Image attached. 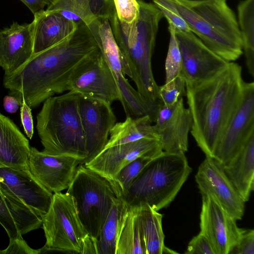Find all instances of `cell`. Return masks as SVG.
Returning a JSON list of instances; mask_svg holds the SVG:
<instances>
[{"label": "cell", "mask_w": 254, "mask_h": 254, "mask_svg": "<svg viewBox=\"0 0 254 254\" xmlns=\"http://www.w3.org/2000/svg\"><path fill=\"white\" fill-rule=\"evenodd\" d=\"M1 192L21 236L42 226V218L39 214L18 198Z\"/></svg>", "instance_id": "31"}, {"label": "cell", "mask_w": 254, "mask_h": 254, "mask_svg": "<svg viewBox=\"0 0 254 254\" xmlns=\"http://www.w3.org/2000/svg\"><path fill=\"white\" fill-rule=\"evenodd\" d=\"M130 209L119 198L114 203L96 241L97 254H116Z\"/></svg>", "instance_id": "27"}, {"label": "cell", "mask_w": 254, "mask_h": 254, "mask_svg": "<svg viewBox=\"0 0 254 254\" xmlns=\"http://www.w3.org/2000/svg\"><path fill=\"white\" fill-rule=\"evenodd\" d=\"M154 123L163 151L185 154L188 151L192 121L189 109L184 106L183 98L171 106L162 103Z\"/></svg>", "instance_id": "17"}, {"label": "cell", "mask_w": 254, "mask_h": 254, "mask_svg": "<svg viewBox=\"0 0 254 254\" xmlns=\"http://www.w3.org/2000/svg\"><path fill=\"white\" fill-rule=\"evenodd\" d=\"M152 123L148 116L126 117L125 121L116 123L110 132V137L104 149L144 138L159 140Z\"/></svg>", "instance_id": "28"}, {"label": "cell", "mask_w": 254, "mask_h": 254, "mask_svg": "<svg viewBox=\"0 0 254 254\" xmlns=\"http://www.w3.org/2000/svg\"><path fill=\"white\" fill-rule=\"evenodd\" d=\"M66 193L74 199L79 218L88 235L97 240L118 197L110 181L79 164Z\"/></svg>", "instance_id": "7"}, {"label": "cell", "mask_w": 254, "mask_h": 254, "mask_svg": "<svg viewBox=\"0 0 254 254\" xmlns=\"http://www.w3.org/2000/svg\"><path fill=\"white\" fill-rule=\"evenodd\" d=\"M143 237L145 254H176L164 245L162 215L148 205L134 209Z\"/></svg>", "instance_id": "24"}, {"label": "cell", "mask_w": 254, "mask_h": 254, "mask_svg": "<svg viewBox=\"0 0 254 254\" xmlns=\"http://www.w3.org/2000/svg\"><path fill=\"white\" fill-rule=\"evenodd\" d=\"M186 254H215L207 238L201 232L189 242Z\"/></svg>", "instance_id": "39"}, {"label": "cell", "mask_w": 254, "mask_h": 254, "mask_svg": "<svg viewBox=\"0 0 254 254\" xmlns=\"http://www.w3.org/2000/svg\"><path fill=\"white\" fill-rule=\"evenodd\" d=\"M245 83L242 67L233 62L212 78L186 85L192 121L190 132L206 157L212 158L218 140L241 102Z\"/></svg>", "instance_id": "2"}, {"label": "cell", "mask_w": 254, "mask_h": 254, "mask_svg": "<svg viewBox=\"0 0 254 254\" xmlns=\"http://www.w3.org/2000/svg\"><path fill=\"white\" fill-rule=\"evenodd\" d=\"M186 95V82L179 75L171 81L159 86L158 99L164 105H172Z\"/></svg>", "instance_id": "34"}, {"label": "cell", "mask_w": 254, "mask_h": 254, "mask_svg": "<svg viewBox=\"0 0 254 254\" xmlns=\"http://www.w3.org/2000/svg\"><path fill=\"white\" fill-rule=\"evenodd\" d=\"M230 254H254L253 229H242L238 242Z\"/></svg>", "instance_id": "38"}, {"label": "cell", "mask_w": 254, "mask_h": 254, "mask_svg": "<svg viewBox=\"0 0 254 254\" xmlns=\"http://www.w3.org/2000/svg\"><path fill=\"white\" fill-rule=\"evenodd\" d=\"M163 152L160 140L144 138L104 149L84 165L110 181L133 160L139 157L152 159Z\"/></svg>", "instance_id": "15"}, {"label": "cell", "mask_w": 254, "mask_h": 254, "mask_svg": "<svg viewBox=\"0 0 254 254\" xmlns=\"http://www.w3.org/2000/svg\"><path fill=\"white\" fill-rule=\"evenodd\" d=\"M223 170L242 198L248 201L254 189V134Z\"/></svg>", "instance_id": "22"}, {"label": "cell", "mask_w": 254, "mask_h": 254, "mask_svg": "<svg viewBox=\"0 0 254 254\" xmlns=\"http://www.w3.org/2000/svg\"><path fill=\"white\" fill-rule=\"evenodd\" d=\"M29 140L14 123L0 112V165L29 169Z\"/></svg>", "instance_id": "21"}, {"label": "cell", "mask_w": 254, "mask_h": 254, "mask_svg": "<svg viewBox=\"0 0 254 254\" xmlns=\"http://www.w3.org/2000/svg\"><path fill=\"white\" fill-rule=\"evenodd\" d=\"M78 95L69 91L47 99L37 115L36 128L44 153L71 156L82 164L87 153L79 113Z\"/></svg>", "instance_id": "6"}, {"label": "cell", "mask_w": 254, "mask_h": 254, "mask_svg": "<svg viewBox=\"0 0 254 254\" xmlns=\"http://www.w3.org/2000/svg\"><path fill=\"white\" fill-rule=\"evenodd\" d=\"M92 33L83 21L75 31L58 44L34 54L14 71L4 73V87L20 105L38 107L55 94L68 91V83L77 65L98 49Z\"/></svg>", "instance_id": "1"}, {"label": "cell", "mask_w": 254, "mask_h": 254, "mask_svg": "<svg viewBox=\"0 0 254 254\" xmlns=\"http://www.w3.org/2000/svg\"><path fill=\"white\" fill-rule=\"evenodd\" d=\"M0 190L25 203L42 217L48 212L53 193L43 186L29 169L0 165Z\"/></svg>", "instance_id": "18"}, {"label": "cell", "mask_w": 254, "mask_h": 254, "mask_svg": "<svg viewBox=\"0 0 254 254\" xmlns=\"http://www.w3.org/2000/svg\"><path fill=\"white\" fill-rule=\"evenodd\" d=\"M3 104L5 111L10 114L15 113L21 106L18 100L10 95L4 97Z\"/></svg>", "instance_id": "43"}, {"label": "cell", "mask_w": 254, "mask_h": 254, "mask_svg": "<svg viewBox=\"0 0 254 254\" xmlns=\"http://www.w3.org/2000/svg\"><path fill=\"white\" fill-rule=\"evenodd\" d=\"M20 118L22 126L26 135L29 139H31L34 133L31 108L25 102H23L21 105Z\"/></svg>", "instance_id": "41"}, {"label": "cell", "mask_w": 254, "mask_h": 254, "mask_svg": "<svg viewBox=\"0 0 254 254\" xmlns=\"http://www.w3.org/2000/svg\"><path fill=\"white\" fill-rule=\"evenodd\" d=\"M238 22L250 74L254 76V0H243L237 6Z\"/></svg>", "instance_id": "29"}, {"label": "cell", "mask_w": 254, "mask_h": 254, "mask_svg": "<svg viewBox=\"0 0 254 254\" xmlns=\"http://www.w3.org/2000/svg\"><path fill=\"white\" fill-rule=\"evenodd\" d=\"M181 55L179 75L186 85H194L214 76L224 69L227 62L215 54L192 32L175 30Z\"/></svg>", "instance_id": "10"}, {"label": "cell", "mask_w": 254, "mask_h": 254, "mask_svg": "<svg viewBox=\"0 0 254 254\" xmlns=\"http://www.w3.org/2000/svg\"><path fill=\"white\" fill-rule=\"evenodd\" d=\"M34 22H14L0 29V67L4 73L12 72L33 54Z\"/></svg>", "instance_id": "19"}, {"label": "cell", "mask_w": 254, "mask_h": 254, "mask_svg": "<svg viewBox=\"0 0 254 254\" xmlns=\"http://www.w3.org/2000/svg\"><path fill=\"white\" fill-rule=\"evenodd\" d=\"M3 254H39V250L30 248L21 236L9 240V245L3 250Z\"/></svg>", "instance_id": "40"}, {"label": "cell", "mask_w": 254, "mask_h": 254, "mask_svg": "<svg viewBox=\"0 0 254 254\" xmlns=\"http://www.w3.org/2000/svg\"><path fill=\"white\" fill-rule=\"evenodd\" d=\"M191 170L185 154L163 151L149 162L118 198L129 209L148 205L158 211L174 200Z\"/></svg>", "instance_id": "5"}, {"label": "cell", "mask_w": 254, "mask_h": 254, "mask_svg": "<svg viewBox=\"0 0 254 254\" xmlns=\"http://www.w3.org/2000/svg\"><path fill=\"white\" fill-rule=\"evenodd\" d=\"M111 105L78 95L79 113L87 153L86 159L81 164H86L100 153L108 141L110 132L116 123Z\"/></svg>", "instance_id": "12"}, {"label": "cell", "mask_w": 254, "mask_h": 254, "mask_svg": "<svg viewBox=\"0 0 254 254\" xmlns=\"http://www.w3.org/2000/svg\"><path fill=\"white\" fill-rule=\"evenodd\" d=\"M195 179L201 194L210 196L235 220L242 219L245 202L225 174L221 164L213 158L206 157Z\"/></svg>", "instance_id": "13"}, {"label": "cell", "mask_w": 254, "mask_h": 254, "mask_svg": "<svg viewBox=\"0 0 254 254\" xmlns=\"http://www.w3.org/2000/svg\"><path fill=\"white\" fill-rule=\"evenodd\" d=\"M151 160L139 157L124 167L110 181L118 197L128 188L134 179Z\"/></svg>", "instance_id": "32"}, {"label": "cell", "mask_w": 254, "mask_h": 254, "mask_svg": "<svg viewBox=\"0 0 254 254\" xmlns=\"http://www.w3.org/2000/svg\"><path fill=\"white\" fill-rule=\"evenodd\" d=\"M187 1H190V2H201L204 1H206L208 0H183Z\"/></svg>", "instance_id": "45"}, {"label": "cell", "mask_w": 254, "mask_h": 254, "mask_svg": "<svg viewBox=\"0 0 254 254\" xmlns=\"http://www.w3.org/2000/svg\"><path fill=\"white\" fill-rule=\"evenodd\" d=\"M115 76L120 92V102L126 117L148 116L152 123H154L161 101L159 99L152 100L143 96L132 87L125 75Z\"/></svg>", "instance_id": "25"}, {"label": "cell", "mask_w": 254, "mask_h": 254, "mask_svg": "<svg viewBox=\"0 0 254 254\" xmlns=\"http://www.w3.org/2000/svg\"><path fill=\"white\" fill-rule=\"evenodd\" d=\"M170 40L165 61V83L168 82L178 76L181 69V55L176 37L175 29L169 25Z\"/></svg>", "instance_id": "33"}, {"label": "cell", "mask_w": 254, "mask_h": 254, "mask_svg": "<svg viewBox=\"0 0 254 254\" xmlns=\"http://www.w3.org/2000/svg\"><path fill=\"white\" fill-rule=\"evenodd\" d=\"M34 14L50 3V0H20Z\"/></svg>", "instance_id": "42"}, {"label": "cell", "mask_w": 254, "mask_h": 254, "mask_svg": "<svg viewBox=\"0 0 254 254\" xmlns=\"http://www.w3.org/2000/svg\"><path fill=\"white\" fill-rule=\"evenodd\" d=\"M202 195L200 229L215 254H229L236 245L242 229L210 196Z\"/></svg>", "instance_id": "14"}, {"label": "cell", "mask_w": 254, "mask_h": 254, "mask_svg": "<svg viewBox=\"0 0 254 254\" xmlns=\"http://www.w3.org/2000/svg\"><path fill=\"white\" fill-rule=\"evenodd\" d=\"M119 20L130 24L136 20L139 14V5L137 0H113Z\"/></svg>", "instance_id": "36"}, {"label": "cell", "mask_w": 254, "mask_h": 254, "mask_svg": "<svg viewBox=\"0 0 254 254\" xmlns=\"http://www.w3.org/2000/svg\"><path fill=\"white\" fill-rule=\"evenodd\" d=\"M46 242L39 254L50 252L80 254L88 235L77 213L72 196L54 193L48 212L42 217Z\"/></svg>", "instance_id": "8"}, {"label": "cell", "mask_w": 254, "mask_h": 254, "mask_svg": "<svg viewBox=\"0 0 254 254\" xmlns=\"http://www.w3.org/2000/svg\"><path fill=\"white\" fill-rule=\"evenodd\" d=\"M0 254H3V250H0Z\"/></svg>", "instance_id": "46"}, {"label": "cell", "mask_w": 254, "mask_h": 254, "mask_svg": "<svg viewBox=\"0 0 254 254\" xmlns=\"http://www.w3.org/2000/svg\"><path fill=\"white\" fill-rule=\"evenodd\" d=\"M97 240L94 239L87 235L83 241L80 254H97Z\"/></svg>", "instance_id": "44"}, {"label": "cell", "mask_w": 254, "mask_h": 254, "mask_svg": "<svg viewBox=\"0 0 254 254\" xmlns=\"http://www.w3.org/2000/svg\"><path fill=\"white\" fill-rule=\"evenodd\" d=\"M172 0L191 32L215 54L229 63L243 54L238 20L227 0Z\"/></svg>", "instance_id": "4"}, {"label": "cell", "mask_w": 254, "mask_h": 254, "mask_svg": "<svg viewBox=\"0 0 254 254\" xmlns=\"http://www.w3.org/2000/svg\"><path fill=\"white\" fill-rule=\"evenodd\" d=\"M33 54L61 42L76 30L77 22L57 11L41 9L34 14Z\"/></svg>", "instance_id": "20"}, {"label": "cell", "mask_w": 254, "mask_h": 254, "mask_svg": "<svg viewBox=\"0 0 254 254\" xmlns=\"http://www.w3.org/2000/svg\"><path fill=\"white\" fill-rule=\"evenodd\" d=\"M80 161L66 155H52L30 146L29 171L46 188L56 193L67 189L75 175Z\"/></svg>", "instance_id": "16"}, {"label": "cell", "mask_w": 254, "mask_h": 254, "mask_svg": "<svg viewBox=\"0 0 254 254\" xmlns=\"http://www.w3.org/2000/svg\"><path fill=\"white\" fill-rule=\"evenodd\" d=\"M116 254H145L135 209H130L118 241Z\"/></svg>", "instance_id": "30"}, {"label": "cell", "mask_w": 254, "mask_h": 254, "mask_svg": "<svg viewBox=\"0 0 254 254\" xmlns=\"http://www.w3.org/2000/svg\"><path fill=\"white\" fill-rule=\"evenodd\" d=\"M137 1L139 16L132 23L120 21L116 12L108 20L137 90L145 97L157 100L159 86L153 76L151 60L159 22L164 16L153 3L143 0Z\"/></svg>", "instance_id": "3"}, {"label": "cell", "mask_w": 254, "mask_h": 254, "mask_svg": "<svg viewBox=\"0 0 254 254\" xmlns=\"http://www.w3.org/2000/svg\"><path fill=\"white\" fill-rule=\"evenodd\" d=\"M67 88L68 91L110 105L121 99L116 76L99 48L87 56L75 68Z\"/></svg>", "instance_id": "9"}, {"label": "cell", "mask_w": 254, "mask_h": 254, "mask_svg": "<svg viewBox=\"0 0 254 254\" xmlns=\"http://www.w3.org/2000/svg\"><path fill=\"white\" fill-rule=\"evenodd\" d=\"M151 1L162 12L169 25H172L176 31H191L172 0H151Z\"/></svg>", "instance_id": "35"}, {"label": "cell", "mask_w": 254, "mask_h": 254, "mask_svg": "<svg viewBox=\"0 0 254 254\" xmlns=\"http://www.w3.org/2000/svg\"><path fill=\"white\" fill-rule=\"evenodd\" d=\"M0 224L6 232L9 240L22 236L17 228L15 223L9 211L5 201L0 191Z\"/></svg>", "instance_id": "37"}, {"label": "cell", "mask_w": 254, "mask_h": 254, "mask_svg": "<svg viewBox=\"0 0 254 254\" xmlns=\"http://www.w3.org/2000/svg\"><path fill=\"white\" fill-rule=\"evenodd\" d=\"M254 134V83H245L241 102L218 140L212 158L222 165L230 161Z\"/></svg>", "instance_id": "11"}, {"label": "cell", "mask_w": 254, "mask_h": 254, "mask_svg": "<svg viewBox=\"0 0 254 254\" xmlns=\"http://www.w3.org/2000/svg\"><path fill=\"white\" fill-rule=\"evenodd\" d=\"M88 26L115 75L123 74L131 78L128 66L117 44L108 19L96 18Z\"/></svg>", "instance_id": "23"}, {"label": "cell", "mask_w": 254, "mask_h": 254, "mask_svg": "<svg viewBox=\"0 0 254 254\" xmlns=\"http://www.w3.org/2000/svg\"><path fill=\"white\" fill-rule=\"evenodd\" d=\"M46 9L70 12L87 25L96 18L109 19L115 11L113 0H50Z\"/></svg>", "instance_id": "26"}]
</instances>
